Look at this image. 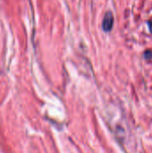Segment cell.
I'll list each match as a JSON object with an SVG mask.
<instances>
[{"label": "cell", "mask_w": 152, "mask_h": 153, "mask_svg": "<svg viewBox=\"0 0 152 153\" xmlns=\"http://www.w3.org/2000/svg\"><path fill=\"white\" fill-rule=\"evenodd\" d=\"M113 25H114V16H113L112 13L108 12L106 13V15L103 19V23H102L103 30L105 31H110Z\"/></svg>", "instance_id": "1"}]
</instances>
